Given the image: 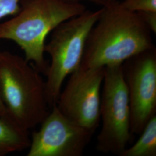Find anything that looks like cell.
Instances as JSON below:
<instances>
[{"instance_id":"cell-11","label":"cell","mask_w":156,"mask_h":156,"mask_svg":"<svg viewBox=\"0 0 156 156\" xmlns=\"http://www.w3.org/2000/svg\"><path fill=\"white\" fill-rule=\"evenodd\" d=\"M119 5L132 12H156V0H123Z\"/></svg>"},{"instance_id":"cell-3","label":"cell","mask_w":156,"mask_h":156,"mask_svg":"<svg viewBox=\"0 0 156 156\" xmlns=\"http://www.w3.org/2000/svg\"><path fill=\"white\" fill-rule=\"evenodd\" d=\"M0 97L7 116L27 131L49 113L41 73L24 58L7 51L0 53Z\"/></svg>"},{"instance_id":"cell-2","label":"cell","mask_w":156,"mask_h":156,"mask_svg":"<svg viewBox=\"0 0 156 156\" xmlns=\"http://www.w3.org/2000/svg\"><path fill=\"white\" fill-rule=\"evenodd\" d=\"M86 11L80 2L68 0H27L11 19L0 24V40L14 41L24 58L46 75L49 64L44 57L45 40L62 23Z\"/></svg>"},{"instance_id":"cell-1","label":"cell","mask_w":156,"mask_h":156,"mask_svg":"<svg viewBox=\"0 0 156 156\" xmlns=\"http://www.w3.org/2000/svg\"><path fill=\"white\" fill-rule=\"evenodd\" d=\"M120 1L102 7L100 16L89 34L81 67L122 64L154 46L151 32L138 14L123 9Z\"/></svg>"},{"instance_id":"cell-10","label":"cell","mask_w":156,"mask_h":156,"mask_svg":"<svg viewBox=\"0 0 156 156\" xmlns=\"http://www.w3.org/2000/svg\"><path fill=\"white\" fill-rule=\"evenodd\" d=\"M138 140L120 156H156V115L146 123Z\"/></svg>"},{"instance_id":"cell-9","label":"cell","mask_w":156,"mask_h":156,"mask_svg":"<svg viewBox=\"0 0 156 156\" xmlns=\"http://www.w3.org/2000/svg\"><path fill=\"white\" fill-rule=\"evenodd\" d=\"M31 138L28 131L19 126L8 117H0V156L28 149Z\"/></svg>"},{"instance_id":"cell-6","label":"cell","mask_w":156,"mask_h":156,"mask_svg":"<svg viewBox=\"0 0 156 156\" xmlns=\"http://www.w3.org/2000/svg\"><path fill=\"white\" fill-rule=\"evenodd\" d=\"M105 67L80 66L69 75L56 105L73 123L94 133L100 123L101 87Z\"/></svg>"},{"instance_id":"cell-8","label":"cell","mask_w":156,"mask_h":156,"mask_svg":"<svg viewBox=\"0 0 156 156\" xmlns=\"http://www.w3.org/2000/svg\"><path fill=\"white\" fill-rule=\"evenodd\" d=\"M32 134L27 156H81L94 133L64 116L56 105Z\"/></svg>"},{"instance_id":"cell-7","label":"cell","mask_w":156,"mask_h":156,"mask_svg":"<svg viewBox=\"0 0 156 156\" xmlns=\"http://www.w3.org/2000/svg\"><path fill=\"white\" fill-rule=\"evenodd\" d=\"M122 67L128 91L131 132L140 134L156 115V47L130 57Z\"/></svg>"},{"instance_id":"cell-15","label":"cell","mask_w":156,"mask_h":156,"mask_svg":"<svg viewBox=\"0 0 156 156\" xmlns=\"http://www.w3.org/2000/svg\"><path fill=\"white\" fill-rule=\"evenodd\" d=\"M1 51V50H0V53ZM7 115H6L5 107L4 106L0 97V117H5Z\"/></svg>"},{"instance_id":"cell-13","label":"cell","mask_w":156,"mask_h":156,"mask_svg":"<svg viewBox=\"0 0 156 156\" xmlns=\"http://www.w3.org/2000/svg\"><path fill=\"white\" fill-rule=\"evenodd\" d=\"M151 31L156 33V12H136Z\"/></svg>"},{"instance_id":"cell-12","label":"cell","mask_w":156,"mask_h":156,"mask_svg":"<svg viewBox=\"0 0 156 156\" xmlns=\"http://www.w3.org/2000/svg\"><path fill=\"white\" fill-rule=\"evenodd\" d=\"M20 0H0V19L16 14L20 11Z\"/></svg>"},{"instance_id":"cell-4","label":"cell","mask_w":156,"mask_h":156,"mask_svg":"<svg viewBox=\"0 0 156 156\" xmlns=\"http://www.w3.org/2000/svg\"><path fill=\"white\" fill-rule=\"evenodd\" d=\"M102 8L86 10L62 23L53 31L45 52L50 57L46 76V90L49 108L56 105L67 76L81 64L89 34L102 13Z\"/></svg>"},{"instance_id":"cell-14","label":"cell","mask_w":156,"mask_h":156,"mask_svg":"<svg viewBox=\"0 0 156 156\" xmlns=\"http://www.w3.org/2000/svg\"><path fill=\"white\" fill-rule=\"evenodd\" d=\"M68 1L79 2V1H81V0H68ZM86 1H89L91 2L98 4L99 5L102 6V7H105V6L111 5L112 4H113L121 0H86Z\"/></svg>"},{"instance_id":"cell-5","label":"cell","mask_w":156,"mask_h":156,"mask_svg":"<svg viewBox=\"0 0 156 156\" xmlns=\"http://www.w3.org/2000/svg\"><path fill=\"white\" fill-rule=\"evenodd\" d=\"M101 94L102 126L96 149L120 156L133 140L128 91L122 64L105 67Z\"/></svg>"}]
</instances>
